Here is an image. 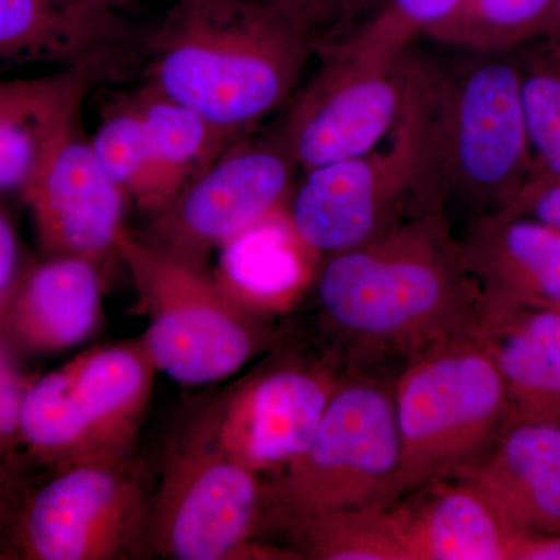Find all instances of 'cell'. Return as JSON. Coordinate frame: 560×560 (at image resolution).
I'll return each mask as SVG.
<instances>
[{
    "label": "cell",
    "mask_w": 560,
    "mask_h": 560,
    "mask_svg": "<svg viewBox=\"0 0 560 560\" xmlns=\"http://www.w3.org/2000/svg\"><path fill=\"white\" fill-rule=\"evenodd\" d=\"M324 323L353 366L399 360L477 335L480 283L444 210L401 221L357 248L331 254L316 276Z\"/></svg>",
    "instance_id": "6da1fadb"
},
{
    "label": "cell",
    "mask_w": 560,
    "mask_h": 560,
    "mask_svg": "<svg viewBox=\"0 0 560 560\" xmlns=\"http://www.w3.org/2000/svg\"><path fill=\"white\" fill-rule=\"evenodd\" d=\"M313 25L250 0H178L150 40V86L237 139L296 90Z\"/></svg>",
    "instance_id": "7a4b0ae2"
},
{
    "label": "cell",
    "mask_w": 560,
    "mask_h": 560,
    "mask_svg": "<svg viewBox=\"0 0 560 560\" xmlns=\"http://www.w3.org/2000/svg\"><path fill=\"white\" fill-rule=\"evenodd\" d=\"M433 210H444L436 178L433 70L410 58L404 105L386 143L307 171L291 194L289 213L302 242L329 257Z\"/></svg>",
    "instance_id": "3957f363"
},
{
    "label": "cell",
    "mask_w": 560,
    "mask_h": 560,
    "mask_svg": "<svg viewBox=\"0 0 560 560\" xmlns=\"http://www.w3.org/2000/svg\"><path fill=\"white\" fill-rule=\"evenodd\" d=\"M116 256L147 319L143 342L158 372L187 386L231 377L272 341L264 318L231 300L208 267L121 228Z\"/></svg>",
    "instance_id": "277c9868"
},
{
    "label": "cell",
    "mask_w": 560,
    "mask_h": 560,
    "mask_svg": "<svg viewBox=\"0 0 560 560\" xmlns=\"http://www.w3.org/2000/svg\"><path fill=\"white\" fill-rule=\"evenodd\" d=\"M451 77L433 72L434 150L442 209L469 224L510 209L536 168L522 65L485 54Z\"/></svg>",
    "instance_id": "5b68a950"
},
{
    "label": "cell",
    "mask_w": 560,
    "mask_h": 560,
    "mask_svg": "<svg viewBox=\"0 0 560 560\" xmlns=\"http://www.w3.org/2000/svg\"><path fill=\"white\" fill-rule=\"evenodd\" d=\"M156 372L139 337L81 352L32 381L21 410L25 458L51 474L130 459Z\"/></svg>",
    "instance_id": "8992f818"
},
{
    "label": "cell",
    "mask_w": 560,
    "mask_h": 560,
    "mask_svg": "<svg viewBox=\"0 0 560 560\" xmlns=\"http://www.w3.org/2000/svg\"><path fill=\"white\" fill-rule=\"evenodd\" d=\"M400 436L394 383L372 374L342 378L311 444L267 480L265 522L293 523L396 500Z\"/></svg>",
    "instance_id": "52a82bcc"
},
{
    "label": "cell",
    "mask_w": 560,
    "mask_h": 560,
    "mask_svg": "<svg viewBox=\"0 0 560 560\" xmlns=\"http://www.w3.org/2000/svg\"><path fill=\"white\" fill-rule=\"evenodd\" d=\"M394 401L400 436L396 500L469 466L511 418L503 378L478 335L407 361L394 381Z\"/></svg>",
    "instance_id": "ba28073f"
},
{
    "label": "cell",
    "mask_w": 560,
    "mask_h": 560,
    "mask_svg": "<svg viewBox=\"0 0 560 560\" xmlns=\"http://www.w3.org/2000/svg\"><path fill=\"white\" fill-rule=\"evenodd\" d=\"M418 33L383 9L329 55L279 132L305 172L368 153L388 138L407 91Z\"/></svg>",
    "instance_id": "9c48e42d"
},
{
    "label": "cell",
    "mask_w": 560,
    "mask_h": 560,
    "mask_svg": "<svg viewBox=\"0 0 560 560\" xmlns=\"http://www.w3.org/2000/svg\"><path fill=\"white\" fill-rule=\"evenodd\" d=\"M265 510L267 480L220 447L206 408L165 456L149 545L176 560L300 559L254 541Z\"/></svg>",
    "instance_id": "30bf717a"
},
{
    "label": "cell",
    "mask_w": 560,
    "mask_h": 560,
    "mask_svg": "<svg viewBox=\"0 0 560 560\" xmlns=\"http://www.w3.org/2000/svg\"><path fill=\"white\" fill-rule=\"evenodd\" d=\"M150 511L142 474L130 459L54 471L22 501L10 559L131 558L149 544Z\"/></svg>",
    "instance_id": "8fae6325"
},
{
    "label": "cell",
    "mask_w": 560,
    "mask_h": 560,
    "mask_svg": "<svg viewBox=\"0 0 560 560\" xmlns=\"http://www.w3.org/2000/svg\"><path fill=\"white\" fill-rule=\"evenodd\" d=\"M296 167L279 136L234 142L171 202L151 213L147 237L206 267L209 254L289 205Z\"/></svg>",
    "instance_id": "7c38bea8"
},
{
    "label": "cell",
    "mask_w": 560,
    "mask_h": 560,
    "mask_svg": "<svg viewBox=\"0 0 560 560\" xmlns=\"http://www.w3.org/2000/svg\"><path fill=\"white\" fill-rule=\"evenodd\" d=\"M341 381L327 364L296 360L257 372L209 405L215 440L243 466L275 477L308 447Z\"/></svg>",
    "instance_id": "4fadbf2b"
},
{
    "label": "cell",
    "mask_w": 560,
    "mask_h": 560,
    "mask_svg": "<svg viewBox=\"0 0 560 560\" xmlns=\"http://www.w3.org/2000/svg\"><path fill=\"white\" fill-rule=\"evenodd\" d=\"M21 198L31 210L44 257H83L101 265L116 254L127 197L103 172L79 125Z\"/></svg>",
    "instance_id": "5bb4252c"
},
{
    "label": "cell",
    "mask_w": 560,
    "mask_h": 560,
    "mask_svg": "<svg viewBox=\"0 0 560 560\" xmlns=\"http://www.w3.org/2000/svg\"><path fill=\"white\" fill-rule=\"evenodd\" d=\"M410 560H511L517 529L470 478L448 475L389 504Z\"/></svg>",
    "instance_id": "9a60e30c"
},
{
    "label": "cell",
    "mask_w": 560,
    "mask_h": 560,
    "mask_svg": "<svg viewBox=\"0 0 560 560\" xmlns=\"http://www.w3.org/2000/svg\"><path fill=\"white\" fill-rule=\"evenodd\" d=\"M486 308L560 307V230L512 210L471 221L460 237Z\"/></svg>",
    "instance_id": "2e32d148"
},
{
    "label": "cell",
    "mask_w": 560,
    "mask_h": 560,
    "mask_svg": "<svg viewBox=\"0 0 560 560\" xmlns=\"http://www.w3.org/2000/svg\"><path fill=\"white\" fill-rule=\"evenodd\" d=\"M458 474L477 482L518 533L560 534V425L511 416Z\"/></svg>",
    "instance_id": "e0dca14e"
},
{
    "label": "cell",
    "mask_w": 560,
    "mask_h": 560,
    "mask_svg": "<svg viewBox=\"0 0 560 560\" xmlns=\"http://www.w3.org/2000/svg\"><path fill=\"white\" fill-rule=\"evenodd\" d=\"M98 264L44 257L28 264L0 315V331L18 352L57 353L90 340L103 318Z\"/></svg>",
    "instance_id": "ac0fdd59"
},
{
    "label": "cell",
    "mask_w": 560,
    "mask_h": 560,
    "mask_svg": "<svg viewBox=\"0 0 560 560\" xmlns=\"http://www.w3.org/2000/svg\"><path fill=\"white\" fill-rule=\"evenodd\" d=\"M97 69L69 66L46 75L0 79V194L22 197L35 183L75 127Z\"/></svg>",
    "instance_id": "d6986e66"
},
{
    "label": "cell",
    "mask_w": 560,
    "mask_h": 560,
    "mask_svg": "<svg viewBox=\"0 0 560 560\" xmlns=\"http://www.w3.org/2000/svg\"><path fill=\"white\" fill-rule=\"evenodd\" d=\"M318 260L294 230L287 205L224 243L212 275L231 300L270 319L300 302L318 276Z\"/></svg>",
    "instance_id": "ffe728a7"
},
{
    "label": "cell",
    "mask_w": 560,
    "mask_h": 560,
    "mask_svg": "<svg viewBox=\"0 0 560 560\" xmlns=\"http://www.w3.org/2000/svg\"><path fill=\"white\" fill-rule=\"evenodd\" d=\"M477 335L499 368L511 416L560 425L559 308H486Z\"/></svg>",
    "instance_id": "44dd1931"
},
{
    "label": "cell",
    "mask_w": 560,
    "mask_h": 560,
    "mask_svg": "<svg viewBox=\"0 0 560 560\" xmlns=\"http://www.w3.org/2000/svg\"><path fill=\"white\" fill-rule=\"evenodd\" d=\"M120 39L116 14L77 13L54 0H0V70L28 62L98 68Z\"/></svg>",
    "instance_id": "7402d4cb"
},
{
    "label": "cell",
    "mask_w": 560,
    "mask_h": 560,
    "mask_svg": "<svg viewBox=\"0 0 560 560\" xmlns=\"http://www.w3.org/2000/svg\"><path fill=\"white\" fill-rule=\"evenodd\" d=\"M153 151L150 215L219 160L235 139L197 110L147 86L136 95Z\"/></svg>",
    "instance_id": "603a6c76"
},
{
    "label": "cell",
    "mask_w": 560,
    "mask_h": 560,
    "mask_svg": "<svg viewBox=\"0 0 560 560\" xmlns=\"http://www.w3.org/2000/svg\"><path fill=\"white\" fill-rule=\"evenodd\" d=\"M287 529L301 559L410 560L389 506L330 512Z\"/></svg>",
    "instance_id": "cb8c5ba5"
},
{
    "label": "cell",
    "mask_w": 560,
    "mask_h": 560,
    "mask_svg": "<svg viewBox=\"0 0 560 560\" xmlns=\"http://www.w3.org/2000/svg\"><path fill=\"white\" fill-rule=\"evenodd\" d=\"M558 0H460L434 39L478 54H503L526 40L547 38Z\"/></svg>",
    "instance_id": "d4e9b609"
},
{
    "label": "cell",
    "mask_w": 560,
    "mask_h": 560,
    "mask_svg": "<svg viewBox=\"0 0 560 560\" xmlns=\"http://www.w3.org/2000/svg\"><path fill=\"white\" fill-rule=\"evenodd\" d=\"M103 172L125 197L150 212L153 191V151L149 128L136 98L110 109L91 140Z\"/></svg>",
    "instance_id": "484cf974"
},
{
    "label": "cell",
    "mask_w": 560,
    "mask_h": 560,
    "mask_svg": "<svg viewBox=\"0 0 560 560\" xmlns=\"http://www.w3.org/2000/svg\"><path fill=\"white\" fill-rule=\"evenodd\" d=\"M522 94L536 167L560 176V50L555 44L522 65Z\"/></svg>",
    "instance_id": "4316f807"
},
{
    "label": "cell",
    "mask_w": 560,
    "mask_h": 560,
    "mask_svg": "<svg viewBox=\"0 0 560 560\" xmlns=\"http://www.w3.org/2000/svg\"><path fill=\"white\" fill-rule=\"evenodd\" d=\"M18 352L0 331V482L25 492L22 478L21 410L31 378L21 370Z\"/></svg>",
    "instance_id": "83f0119b"
},
{
    "label": "cell",
    "mask_w": 560,
    "mask_h": 560,
    "mask_svg": "<svg viewBox=\"0 0 560 560\" xmlns=\"http://www.w3.org/2000/svg\"><path fill=\"white\" fill-rule=\"evenodd\" d=\"M506 210L533 217L560 230V176L534 168L521 194Z\"/></svg>",
    "instance_id": "f1b7e54d"
},
{
    "label": "cell",
    "mask_w": 560,
    "mask_h": 560,
    "mask_svg": "<svg viewBox=\"0 0 560 560\" xmlns=\"http://www.w3.org/2000/svg\"><path fill=\"white\" fill-rule=\"evenodd\" d=\"M460 0H388L385 9L418 35L433 38L459 9Z\"/></svg>",
    "instance_id": "f546056e"
},
{
    "label": "cell",
    "mask_w": 560,
    "mask_h": 560,
    "mask_svg": "<svg viewBox=\"0 0 560 560\" xmlns=\"http://www.w3.org/2000/svg\"><path fill=\"white\" fill-rule=\"evenodd\" d=\"M27 265L22 256L16 226L10 213L0 206V315L5 311Z\"/></svg>",
    "instance_id": "4dcf8cb0"
},
{
    "label": "cell",
    "mask_w": 560,
    "mask_h": 560,
    "mask_svg": "<svg viewBox=\"0 0 560 560\" xmlns=\"http://www.w3.org/2000/svg\"><path fill=\"white\" fill-rule=\"evenodd\" d=\"M250 2L265 3V5L279 7L298 14L311 25L327 20L335 13L348 9L355 0H250Z\"/></svg>",
    "instance_id": "1f68e13d"
},
{
    "label": "cell",
    "mask_w": 560,
    "mask_h": 560,
    "mask_svg": "<svg viewBox=\"0 0 560 560\" xmlns=\"http://www.w3.org/2000/svg\"><path fill=\"white\" fill-rule=\"evenodd\" d=\"M511 560H560V534L521 533Z\"/></svg>",
    "instance_id": "d6a6232c"
},
{
    "label": "cell",
    "mask_w": 560,
    "mask_h": 560,
    "mask_svg": "<svg viewBox=\"0 0 560 560\" xmlns=\"http://www.w3.org/2000/svg\"><path fill=\"white\" fill-rule=\"evenodd\" d=\"M27 492L11 489L0 482V559H10L9 545L11 529L16 521L18 512L21 510Z\"/></svg>",
    "instance_id": "836d02e7"
},
{
    "label": "cell",
    "mask_w": 560,
    "mask_h": 560,
    "mask_svg": "<svg viewBox=\"0 0 560 560\" xmlns=\"http://www.w3.org/2000/svg\"><path fill=\"white\" fill-rule=\"evenodd\" d=\"M62 9L77 11V13L97 14L108 16L124 0H54Z\"/></svg>",
    "instance_id": "e575fe53"
},
{
    "label": "cell",
    "mask_w": 560,
    "mask_h": 560,
    "mask_svg": "<svg viewBox=\"0 0 560 560\" xmlns=\"http://www.w3.org/2000/svg\"><path fill=\"white\" fill-rule=\"evenodd\" d=\"M560 32V0H558V7H556L555 22H552V28L550 35L547 38H551L556 33Z\"/></svg>",
    "instance_id": "d590c367"
},
{
    "label": "cell",
    "mask_w": 560,
    "mask_h": 560,
    "mask_svg": "<svg viewBox=\"0 0 560 560\" xmlns=\"http://www.w3.org/2000/svg\"><path fill=\"white\" fill-rule=\"evenodd\" d=\"M551 43L555 44L556 47L560 50V32L556 33L555 36H551Z\"/></svg>",
    "instance_id": "8d00e7d4"
},
{
    "label": "cell",
    "mask_w": 560,
    "mask_h": 560,
    "mask_svg": "<svg viewBox=\"0 0 560 560\" xmlns=\"http://www.w3.org/2000/svg\"><path fill=\"white\" fill-rule=\"evenodd\" d=\"M559 311H560V307H559Z\"/></svg>",
    "instance_id": "74e56055"
}]
</instances>
